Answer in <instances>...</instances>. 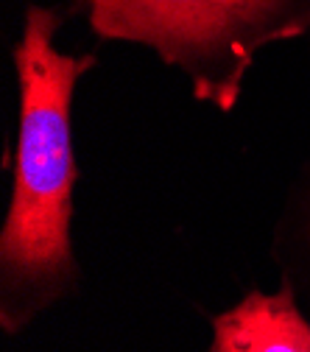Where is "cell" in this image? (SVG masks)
I'll return each instance as SVG.
<instances>
[{"mask_svg":"<svg viewBox=\"0 0 310 352\" xmlns=\"http://www.w3.org/2000/svg\"><path fill=\"white\" fill-rule=\"evenodd\" d=\"M65 14L31 3L12 48L20 120L12 199L0 230V322L17 333L76 288L78 266L70 243L73 157L70 112L78 81L98 65L96 54L59 48Z\"/></svg>","mask_w":310,"mask_h":352,"instance_id":"cell-1","label":"cell"},{"mask_svg":"<svg viewBox=\"0 0 310 352\" xmlns=\"http://www.w3.org/2000/svg\"><path fill=\"white\" fill-rule=\"evenodd\" d=\"M98 39L151 48L196 101L232 112L257 56L310 34V0H76Z\"/></svg>","mask_w":310,"mask_h":352,"instance_id":"cell-2","label":"cell"},{"mask_svg":"<svg viewBox=\"0 0 310 352\" xmlns=\"http://www.w3.org/2000/svg\"><path fill=\"white\" fill-rule=\"evenodd\" d=\"M207 352H310V322L302 316L291 283L252 291L212 319Z\"/></svg>","mask_w":310,"mask_h":352,"instance_id":"cell-3","label":"cell"}]
</instances>
